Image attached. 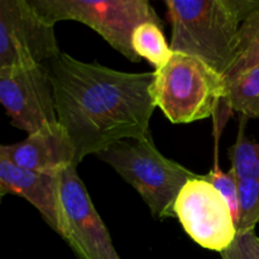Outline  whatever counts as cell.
I'll list each match as a JSON object with an SVG mask.
<instances>
[{
  "mask_svg": "<svg viewBox=\"0 0 259 259\" xmlns=\"http://www.w3.org/2000/svg\"><path fill=\"white\" fill-rule=\"evenodd\" d=\"M58 123L76 149V164L125 139L149 133L156 109L154 72H123L61 52L48 63Z\"/></svg>",
  "mask_w": 259,
  "mask_h": 259,
  "instance_id": "obj_1",
  "label": "cell"
},
{
  "mask_svg": "<svg viewBox=\"0 0 259 259\" xmlns=\"http://www.w3.org/2000/svg\"><path fill=\"white\" fill-rule=\"evenodd\" d=\"M171 50L194 56L225 77L237 50L238 32L259 0H166Z\"/></svg>",
  "mask_w": 259,
  "mask_h": 259,
  "instance_id": "obj_2",
  "label": "cell"
},
{
  "mask_svg": "<svg viewBox=\"0 0 259 259\" xmlns=\"http://www.w3.org/2000/svg\"><path fill=\"white\" fill-rule=\"evenodd\" d=\"M96 156L137 190L158 219L176 217L175 204L180 191L199 176L164 157L157 149L151 132L142 138L118 142Z\"/></svg>",
  "mask_w": 259,
  "mask_h": 259,
  "instance_id": "obj_3",
  "label": "cell"
},
{
  "mask_svg": "<svg viewBox=\"0 0 259 259\" xmlns=\"http://www.w3.org/2000/svg\"><path fill=\"white\" fill-rule=\"evenodd\" d=\"M152 98L174 124H189L211 116L224 104L227 80L204 61L174 52L154 71Z\"/></svg>",
  "mask_w": 259,
  "mask_h": 259,
  "instance_id": "obj_4",
  "label": "cell"
},
{
  "mask_svg": "<svg viewBox=\"0 0 259 259\" xmlns=\"http://www.w3.org/2000/svg\"><path fill=\"white\" fill-rule=\"evenodd\" d=\"M33 7L52 24L75 20L101 35L111 47L138 62L141 58L132 47L137 27L147 22L162 24L147 0H29Z\"/></svg>",
  "mask_w": 259,
  "mask_h": 259,
  "instance_id": "obj_5",
  "label": "cell"
},
{
  "mask_svg": "<svg viewBox=\"0 0 259 259\" xmlns=\"http://www.w3.org/2000/svg\"><path fill=\"white\" fill-rule=\"evenodd\" d=\"M60 53L55 24L29 0L0 2V68L50 62Z\"/></svg>",
  "mask_w": 259,
  "mask_h": 259,
  "instance_id": "obj_6",
  "label": "cell"
},
{
  "mask_svg": "<svg viewBox=\"0 0 259 259\" xmlns=\"http://www.w3.org/2000/svg\"><path fill=\"white\" fill-rule=\"evenodd\" d=\"M175 215L187 235L205 249L222 253L237 238L229 204L202 175L182 187L175 204Z\"/></svg>",
  "mask_w": 259,
  "mask_h": 259,
  "instance_id": "obj_7",
  "label": "cell"
},
{
  "mask_svg": "<svg viewBox=\"0 0 259 259\" xmlns=\"http://www.w3.org/2000/svg\"><path fill=\"white\" fill-rule=\"evenodd\" d=\"M0 101L10 123L29 134L58 121L55 88L45 63L0 68Z\"/></svg>",
  "mask_w": 259,
  "mask_h": 259,
  "instance_id": "obj_8",
  "label": "cell"
},
{
  "mask_svg": "<svg viewBox=\"0 0 259 259\" xmlns=\"http://www.w3.org/2000/svg\"><path fill=\"white\" fill-rule=\"evenodd\" d=\"M76 167L71 164L57 174L66 224L63 240L77 259H121Z\"/></svg>",
  "mask_w": 259,
  "mask_h": 259,
  "instance_id": "obj_9",
  "label": "cell"
},
{
  "mask_svg": "<svg viewBox=\"0 0 259 259\" xmlns=\"http://www.w3.org/2000/svg\"><path fill=\"white\" fill-rule=\"evenodd\" d=\"M0 194L17 195L27 200L38 210L46 224L65 239L66 224L57 175L20 168L0 152Z\"/></svg>",
  "mask_w": 259,
  "mask_h": 259,
  "instance_id": "obj_10",
  "label": "cell"
},
{
  "mask_svg": "<svg viewBox=\"0 0 259 259\" xmlns=\"http://www.w3.org/2000/svg\"><path fill=\"white\" fill-rule=\"evenodd\" d=\"M15 166L39 174L57 175L65 167L76 164V149L60 123L50 124L15 144L0 147Z\"/></svg>",
  "mask_w": 259,
  "mask_h": 259,
  "instance_id": "obj_11",
  "label": "cell"
},
{
  "mask_svg": "<svg viewBox=\"0 0 259 259\" xmlns=\"http://www.w3.org/2000/svg\"><path fill=\"white\" fill-rule=\"evenodd\" d=\"M224 104L244 118H259V65L227 80Z\"/></svg>",
  "mask_w": 259,
  "mask_h": 259,
  "instance_id": "obj_12",
  "label": "cell"
},
{
  "mask_svg": "<svg viewBox=\"0 0 259 259\" xmlns=\"http://www.w3.org/2000/svg\"><path fill=\"white\" fill-rule=\"evenodd\" d=\"M132 47L139 58H144L156 67H163L171 60L174 51L167 45L162 24L147 22L136 28L132 35Z\"/></svg>",
  "mask_w": 259,
  "mask_h": 259,
  "instance_id": "obj_13",
  "label": "cell"
},
{
  "mask_svg": "<svg viewBox=\"0 0 259 259\" xmlns=\"http://www.w3.org/2000/svg\"><path fill=\"white\" fill-rule=\"evenodd\" d=\"M259 65V8L248 15L238 32L235 58L225 80Z\"/></svg>",
  "mask_w": 259,
  "mask_h": 259,
  "instance_id": "obj_14",
  "label": "cell"
},
{
  "mask_svg": "<svg viewBox=\"0 0 259 259\" xmlns=\"http://www.w3.org/2000/svg\"><path fill=\"white\" fill-rule=\"evenodd\" d=\"M229 156L232 169L238 180H259V142L245 137L243 124Z\"/></svg>",
  "mask_w": 259,
  "mask_h": 259,
  "instance_id": "obj_15",
  "label": "cell"
},
{
  "mask_svg": "<svg viewBox=\"0 0 259 259\" xmlns=\"http://www.w3.org/2000/svg\"><path fill=\"white\" fill-rule=\"evenodd\" d=\"M259 224V180H239L238 233L255 230Z\"/></svg>",
  "mask_w": 259,
  "mask_h": 259,
  "instance_id": "obj_16",
  "label": "cell"
},
{
  "mask_svg": "<svg viewBox=\"0 0 259 259\" xmlns=\"http://www.w3.org/2000/svg\"><path fill=\"white\" fill-rule=\"evenodd\" d=\"M204 177L225 197L234 217L235 225H237L239 220V180L235 176L233 169L223 172L218 167H215L209 174L204 175Z\"/></svg>",
  "mask_w": 259,
  "mask_h": 259,
  "instance_id": "obj_17",
  "label": "cell"
},
{
  "mask_svg": "<svg viewBox=\"0 0 259 259\" xmlns=\"http://www.w3.org/2000/svg\"><path fill=\"white\" fill-rule=\"evenodd\" d=\"M220 255L222 259H259V238L255 230L238 233L232 245Z\"/></svg>",
  "mask_w": 259,
  "mask_h": 259,
  "instance_id": "obj_18",
  "label": "cell"
}]
</instances>
